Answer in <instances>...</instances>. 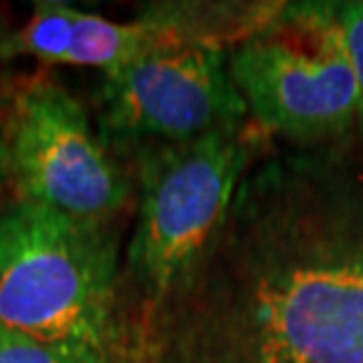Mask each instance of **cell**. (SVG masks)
Returning <instances> with one entry per match:
<instances>
[{
  "label": "cell",
  "mask_w": 363,
  "mask_h": 363,
  "mask_svg": "<svg viewBox=\"0 0 363 363\" xmlns=\"http://www.w3.org/2000/svg\"><path fill=\"white\" fill-rule=\"evenodd\" d=\"M333 7L359 90V137L363 142V0L333 3Z\"/></svg>",
  "instance_id": "ba28073f"
},
{
  "label": "cell",
  "mask_w": 363,
  "mask_h": 363,
  "mask_svg": "<svg viewBox=\"0 0 363 363\" xmlns=\"http://www.w3.org/2000/svg\"><path fill=\"white\" fill-rule=\"evenodd\" d=\"M10 184V170H7V149L3 140V130H0V189Z\"/></svg>",
  "instance_id": "30bf717a"
},
{
  "label": "cell",
  "mask_w": 363,
  "mask_h": 363,
  "mask_svg": "<svg viewBox=\"0 0 363 363\" xmlns=\"http://www.w3.org/2000/svg\"><path fill=\"white\" fill-rule=\"evenodd\" d=\"M0 363H88L45 342L0 325Z\"/></svg>",
  "instance_id": "9c48e42d"
},
{
  "label": "cell",
  "mask_w": 363,
  "mask_h": 363,
  "mask_svg": "<svg viewBox=\"0 0 363 363\" xmlns=\"http://www.w3.org/2000/svg\"><path fill=\"white\" fill-rule=\"evenodd\" d=\"M0 130L19 201L94 224H111L125 208V172L62 83L43 76L17 83Z\"/></svg>",
  "instance_id": "5b68a950"
},
{
  "label": "cell",
  "mask_w": 363,
  "mask_h": 363,
  "mask_svg": "<svg viewBox=\"0 0 363 363\" xmlns=\"http://www.w3.org/2000/svg\"><path fill=\"white\" fill-rule=\"evenodd\" d=\"M227 57L250 121L267 137L318 147L359 128V90L333 3H283Z\"/></svg>",
  "instance_id": "277c9868"
},
{
  "label": "cell",
  "mask_w": 363,
  "mask_h": 363,
  "mask_svg": "<svg viewBox=\"0 0 363 363\" xmlns=\"http://www.w3.org/2000/svg\"><path fill=\"white\" fill-rule=\"evenodd\" d=\"M123 311L111 224L26 201L0 213V325L88 363H135Z\"/></svg>",
  "instance_id": "7a4b0ae2"
},
{
  "label": "cell",
  "mask_w": 363,
  "mask_h": 363,
  "mask_svg": "<svg viewBox=\"0 0 363 363\" xmlns=\"http://www.w3.org/2000/svg\"><path fill=\"white\" fill-rule=\"evenodd\" d=\"M252 121L189 142L133 149L137 217L121 269V297L137 307L133 333L199 262L227 215L238 182L269 147Z\"/></svg>",
  "instance_id": "3957f363"
},
{
  "label": "cell",
  "mask_w": 363,
  "mask_h": 363,
  "mask_svg": "<svg viewBox=\"0 0 363 363\" xmlns=\"http://www.w3.org/2000/svg\"><path fill=\"white\" fill-rule=\"evenodd\" d=\"M229 48L177 45L104 74L99 137L108 149L189 142L250 121L229 74Z\"/></svg>",
  "instance_id": "8992f818"
},
{
  "label": "cell",
  "mask_w": 363,
  "mask_h": 363,
  "mask_svg": "<svg viewBox=\"0 0 363 363\" xmlns=\"http://www.w3.org/2000/svg\"><path fill=\"white\" fill-rule=\"evenodd\" d=\"M10 28H7V21L3 19V14H0V52H3V45H5V40L10 38Z\"/></svg>",
  "instance_id": "8fae6325"
},
{
  "label": "cell",
  "mask_w": 363,
  "mask_h": 363,
  "mask_svg": "<svg viewBox=\"0 0 363 363\" xmlns=\"http://www.w3.org/2000/svg\"><path fill=\"white\" fill-rule=\"evenodd\" d=\"M76 10L64 3H38L26 24L5 40L0 60L33 57L43 64H64Z\"/></svg>",
  "instance_id": "52a82bcc"
},
{
  "label": "cell",
  "mask_w": 363,
  "mask_h": 363,
  "mask_svg": "<svg viewBox=\"0 0 363 363\" xmlns=\"http://www.w3.org/2000/svg\"><path fill=\"white\" fill-rule=\"evenodd\" d=\"M133 361L363 363V142L267 147Z\"/></svg>",
  "instance_id": "6da1fadb"
}]
</instances>
